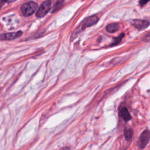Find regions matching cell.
<instances>
[{"instance_id": "4", "label": "cell", "mask_w": 150, "mask_h": 150, "mask_svg": "<svg viewBox=\"0 0 150 150\" xmlns=\"http://www.w3.org/2000/svg\"><path fill=\"white\" fill-rule=\"evenodd\" d=\"M150 139V131L148 129H145L141 134L138 140V145L140 148H144Z\"/></svg>"}, {"instance_id": "14", "label": "cell", "mask_w": 150, "mask_h": 150, "mask_svg": "<svg viewBox=\"0 0 150 150\" xmlns=\"http://www.w3.org/2000/svg\"><path fill=\"white\" fill-rule=\"evenodd\" d=\"M150 0H141L139 1V4L141 6H144L148 2H149Z\"/></svg>"}, {"instance_id": "13", "label": "cell", "mask_w": 150, "mask_h": 150, "mask_svg": "<svg viewBox=\"0 0 150 150\" xmlns=\"http://www.w3.org/2000/svg\"><path fill=\"white\" fill-rule=\"evenodd\" d=\"M142 40L144 42H150V32L142 37Z\"/></svg>"}, {"instance_id": "11", "label": "cell", "mask_w": 150, "mask_h": 150, "mask_svg": "<svg viewBox=\"0 0 150 150\" xmlns=\"http://www.w3.org/2000/svg\"><path fill=\"white\" fill-rule=\"evenodd\" d=\"M64 1V0H57L55 3V5L53 7V11L52 12H54L56 11H57L60 8V6L62 5Z\"/></svg>"}, {"instance_id": "5", "label": "cell", "mask_w": 150, "mask_h": 150, "mask_svg": "<svg viewBox=\"0 0 150 150\" xmlns=\"http://www.w3.org/2000/svg\"><path fill=\"white\" fill-rule=\"evenodd\" d=\"M131 24L138 30H143L149 25V22L143 19H134L131 22Z\"/></svg>"}, {"instance_id": "1", "label": "cell", "mask_w": 150, "mask_h": 150, "mask_svg": "<svg viewBox=\"0 0 150 150\" xmlns=\"http://www.w3.org/2000/svg\"><path fill=\"white\" fill-rule=\"evenodd\" d=\"M98 21V18L96 15H93L84 19L81 22L80 25L77 27V28L72 33V35L71 36V40H73L74 39H75L76 37L84 29L95 25L97 23Z\"/></svg>"}, {"instance_id": "12", "label": "cell", "mask_w": 150, "mask_h": 150, "mask_svg": "<svg viewBox=\"0 0 150 150\" xmlns=\"http://www.w3.org/2000/svg\"><path fill=\"white\" fill-rule=\"evenodd\" d=\"M15 1L16 0H0V9L5 3H11Z\"/></svg>"}, {"instance_id": "9", "label": "cell", "mask_w": 150, "mask_h": 150, "mask_svg": "<svg viewBox=\"0 0 150 150\" xmlns=\"http://www.w3.org/2000/svg\"><path fill=\"white\" fill-rule=\"evenodd\" d=\"M124 136L127 141H130L133 135V131L131 129L129 128H127L125 129L124 131Z\"/></svg>"}, {"instance_id": "7", "label": "cell", "mask_w": 150, "mask_h": 150, "mask_svg": "<svg viewBox=\"0 0 150 150\" xmlns=\"http://www.w3.org/2000/svg\"><path fill=\"white\" fill-rule=\"evenodd\" d=\"M120 115L122 118L125 121L127 122L131 119V116L128 112V110L126 108H122L120 110Z\"/></svg>"}, {"instance_id": "3", "label": "cell", "mask_w": 150, "mask_h": 150, "mask_svg": "<svg viewBox=\"0 0 150 150\" xmlns=\"http://www.w3.org/2000/svg\"><path fill=\"white\" fill-rule=\"evenodd\" d=\"M53 2L50 0L43 2L38 9L36 16L38 18H42L45 16L52 8Z\"/></svg>"}, {"instance_id": "10", "label": "cell", "mask_w": 150, "mask_h": 150, "mask_svg": "<svg viewBox=\"0 0 150 150\" xmlns=\"http://www.w3.org/2000/svg\"><path fill=\"white\" fill-rule=\"evenodd\" d=\"M124 36V34L122 33H121V35H120L118 37L114 38V39H113V40H112L111 44L110 45V46H113L117 45H118V43H120L121 42V40L122 39Z\"/></svg>"}, {"instance_id": "2", "label": "cell", "mask_w": 150, "mask_h": 150, "mask_svg": "<svg viewBox=\"0 0 150 150\" xmlns=\"http://www.w3.org/2000/svg\"><path fill=\"white\" fill-rule=\"evenodd\" d=\"M37 8L38 4L36 2L33 1H29L21 6V10L24 16H29L35 12Z\"/></svg>"}, {"instance_id": "6", "label": "cell", "mask_w": 150, "mask_h": 150, "mask_svg": "<svg viewBox=\"0 0 150 150\" xmlns=\"http://www.w3.org/2000/svg\"><path fill=\"white\" fill-rule=\"evenodd\" d=\"M22 35V31H18L16 32H11V33H2L0 35V39L1 40H12L16 39Z\"/></svg>"}, {"instance_id": "15", "label": "cell", "mask_w": 150, "mask_h": 150, "mask_svg": "<svg viewBox=\"0 0 150 150\" xmlns=\"http://www.w3.org/2000/svg\"><path fill=\"white\" fill-rule=\"evenodd\" d=\"M0 91H1V89H0ZM0 92H1V91H0Z\"/></svg>"}, {"instance_id": "8", "label": "cell", "mask_w": 150, "mask_h": 150, "mask_svg": "<svg viewBox=\"0 0 150 150\" xmlns=\"http://www.w3.org/2000/svg\"><path fill=\"white\" fill-rule=\"evenodd\" d=\"M119 29V25L117 23H112L106 26V30L110 33H114L117 32Z\"/></svg>"}]
</instances>
